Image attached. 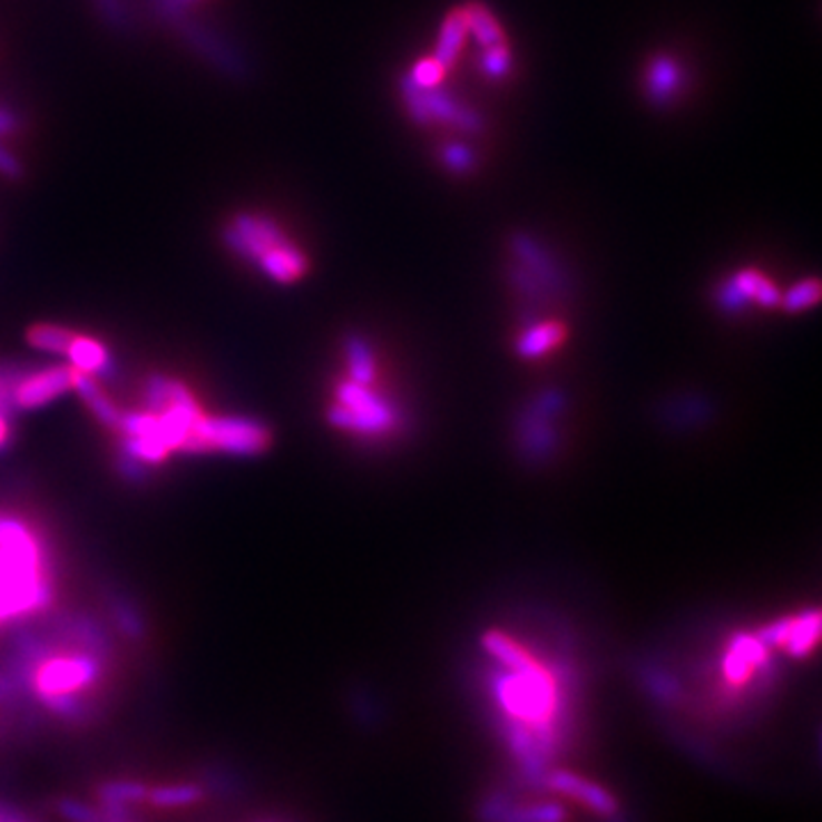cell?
I'll return each instance as SVG.
<instances>
[{"mask_svg": "<svg viewBox=\"0 0 822 822\" xmlns=\"http://www.w3.org/2000/svg\"><path fill=\"white\" fill-rule=\"evenodd\" d=\"M51 551L23 519L0 512V624L32 622L56 601Z\"/></svg>", "mask_w": 822, "mask_h": 822, "instance_id": "cell-1", "label": "cell"}, {"mask_svg": "<svg viewBox=\"0 0 822 822\" xmlns=\"http://www.w3.org/2000/svg\"><path fill=\"white\" fill-rule=\"evenodd\" d=\"M487 652L502 665V674L496 681L500 706L526 731V734H546L551 728L558 708V683L544 663H539L517 639H510L498 630L485 635Z\"/></svg>", "mask_w": 822, "mask_h": 822, "instance_id": "cell-2", "label": "cell"}, {"mask_svg": "<svg viewBox=\"0 0 822 822\" xmlns=\"http://www.w3.org/2000/svg\"><path fill=\"white\" fill-rule=\"evenodd\" d=\"M222 243L234 256L280 286L297 284L311 267L304 249L284 232L277 219L265 213H236L222 228Z\"/></svg>", "mask_w": 822, "mask_h": 822, "instance_id": "cell-3", "label": "cell"}, {"mask_svg": "<svg viewBox=\"0 0 822 822\" xmlns=\"http://www.w3.org/2000/svg\"><path fill=\"white\" fill-rule=\"evenodd\" d=\"M106 667L108 663L99 658L97 654H89L58 637L56 649L46 656L32 672L30 697L37 702L43 697H56V695L89 697L106 678Z\"/></svg>", "mask_w": 822, "mask_h": 822, "instance_id": "cell-4", "label": "cell"}, {"mask_svg": "<svg viewBox=\"0 0 822 822\" xmlns=\"http://www.w3.org/2000/svg\"><path fill=\"white\" fill-rule=\"evenodd\" d=\"M272 430L252 417H202L180 448V454L204 457V454H226V457H258L272 448Z\"/></svg>", "mask_w": 822, "mask_h": 822, "instance_id": "cell-5", "label": "cell"}, {"mask_svg": "<svg viewBox=\"0 0 822 822\" xmlns=\"http://www.w3.org/2000/svg\"><path fill=\"white\" fill-rule=\"evenodd\" d=\"M375 384L339 382L327 419L334 428L356 437H384L398 428V409L391 400L373 389Z\"/></svg>", "mask_w": 822, "mask_h": 822, "instance_id": "cell-6", "label": "cell"}, {"mask_svg": "<svg viewBox=\"0 0 822 822\" xmlns=\"http://www.w3.org/2000/svg\"><path fill=\"white\" fill-rule=\"evenodd\" d=\"M76 369L71 363L49 365V369H30L14 389L17 411H35L74 391Z\"/></svg>", "mask_w": 822, "mask_h": 822, "instance_id": "cell-7", "label": "cell"}, {"mask_svg": "<svg viewBox=\"0 0 822 822\" xmlns=\"http://www.w3.org/2000/svg\"><path fill=\"white\" fill-rule=\"evenodd\" d=\"M49 626L60 639H65V643H69L74 647H80L89 654H97L99 658L110 663V658H112L110 630L97 617H91L89 613H82V610L62 613Z\"/></svg>", "mask_w": 822, "mask_h": 822, "instance_id": "cell-8", "label": "cell"}, {"mask_svg": "<svg viewBox=\"0 0 822 822\" xmlns=\"http://www.w3.org/2000/svg\"><path fill=\"white\" fill-rule=\"evenodd\" d=\"M720 300L726 309H738L752 302L761 306H776L782 302V291L765 274L756 270H743L720 288Z\"/></svg>", "mask_w": 822, "mask_h": 822, "instance_id": "cell-9", "label": "cell"}, {"mask_svg": "<svg viewBox=\"0 0 822 822\" xmlns=\"http://www.w3.org/2000/svg\"><path fill=\"white\" fill-rule=\"evenodd\" d=\"M65 356L69 359V363L76 371L97 378L99 382H115L119 375V365L112 352L99 339H91V336L76 332Z\"/></svg>", "mask_w": 822, "mask_h": 822, "instance_id": "cell-10", "label": "cell"}, {"mask_svg": "<svg viewBox=\"0 0 822 822\" xmlns=\"http://www.w3.org/2000/svg\"><path fill=\"white\" fill-rule=\"evenodd\" d=\"M423 104L428 124H446L464 133L482 130V117L467 104L457 101L452 95H448L446 89H441V85L423 89Z\"/></svg>", "mask_w": 822, "mask_h": 822, "instance_id": "cell-11", "label": "cell"}, {"mask_svg": "<svg viewBox=\"0 0 822 822\" xmlns=\"http://www.w3.org/2000/svg\"><path fill=\"white\" fill-rule=\"evenodd\" d=\"M818 633H820V615L813 610L767 626L761 633V639L763 643L786 647L793 656H804L818 643Z\"/></svg>", "mask_w": 822, "mask_h": 822, "instance_id": "cell-12", "label": "cell"}, {"mask_svg": "<svg viewBox=\"0 0 822 822\" xmlns=\"http://www.w3.org/2000/svg\"><path fill=\"white\" fill-rule=\"evenodd\" d=\"M685 71L681 62L667 53H658L645 69V95L654 106H669L681 95Z\"/></svg>", "mask_w": 822, "mask_h": 822, "instance_id": "cell-13", "label": "cell"}, {"mask_svg": "<svg viewBox=\"0 0 822 822\" xmlns=\"http://www.w3.org/2000/svg\"><path fill=\"white\" fill-rule=\"evenodd\" d=\"M199 404L195 393L183 384L180 380L165 375V373H151L145 382V411L151 414H160L172 407H193Z\"/></svg>", "mask_w": 822, "mask_h": 822, "instance_id": "cell-14", "label": "cell"}, {"mask_svg": "<svg viewBox=\"0 0 822 822\" xmlns=\"http://www.w3.org/2000/svg\"><path fill=\"white\" fill-rule=\"evenodd\" d=\"M74 391L85 402V407L89 409V414L95 417L104 428H108L112 432L117 430L119 419H121V409L112 402V398L106 393L104 384L97 378L76 371Z\"/></svg>", "mask_w": 822, "mask_h": 822, "instance_id": "cell-15", "label": "cell"}, {"mask_svg": "<svg viewBox=\"0 0 822 822\" xmlns=\"http://www.w3.org/2000/svg\"><path fill=\"white\" fill-rule=\"evenodd\" d=\"M108 613L112 619V626L130 643H143L147 635V622L143 610L124 591H110L108 594Z\"/></svg>", "mask_w": 822, "mask_h": 822, "instance_id": "cell-16", "label": "cell"}, {"mask_svg": "<svg viewBox=\"0 0 822 822\" xmlns=\"http://www.w3.org/2000/svg\"><path fill=\"white\" fill-rule=\"evenodd\" d=\"M565 339H567V327L562 323H556V320H546V323L532 325L519 336L517 352L523 359H539L551 350H556L558 345H562Z\"/></svg>", "mask_w": 822, "mask_h": 822, "instance_id": "cell-17", "label": "cell"}, {"mask_svg": "<svg viewBox=\"0 0 822 822\" xmlns=\"http://www.w3.org/2000/svg\"><path fill=\"white\" fill-rule=\"evenodd\" d=\"M467 21H464V14L462 10H452L443 23H441V30H439V41H437V51H434V60L450 69L457 60V56H460L462 46L467 41Z\"/></svg>", "mask_w": 822, "mask_h": 822, "instance_id": "cell-18", "label": "cell"}, {"mask_svg": "<svg viewBox=\"0 0 822 822\" xmlns=\"http://www.w3.org/2000/svg\"><path fill=\"white\" fill-rule=\"evenodd\" d=\"M345 363L348 380L356 384L378 382V359L369 341H363L361 336H350L345 343Z\"/></svg>", "mask_w": 822, "mask_h": 822, "instance_id": "cell-19", "label": "cell"}, {"mask_svg": "<svg viewBox=\"0 0 822 822\" xmlns=\"http://www.w3.org/2000/svg\"><path fill=\"white\" fill-rule=\"evenodd\" d=\"M554 786L560 789L562 793L585 802L594 811H599V813H613L615 811L613 797L606 791H601L599 786L587 784L585 780H580V776H574V774H567V772H556L554 774Z\"/></svg>", "mask_w": 822, "mask_h": 822, "instance_id": "cell-20", "label": "cell"}, {"mask_svg": "<svg viewBox=\"0 0 822 822\" xmlns=\"http://www.w3.org/2000/svg\"><path fill=\"white\" fill-rule=\"evenodd\" d=\"M460 10L464 14L467 30L476 37V41L480 43V49H489V46L506 43V37H502V28L498 26V21L489 12V8L478 3V0H471V3H467Z\"/></svg>", "mask_w": 822, "mask_h": 822, "instance_id": "cell-21", "label": "cell"}, {"mask_svg": "<svg viewBox=\"0 0 822 822\" xmlns=\"http://www.w3.org/2000/svg\"><path fill=\"white\" fill-rule=\"evenodd\" d=\"M204 800V789L193 782L180 784H160L149 789L147 802L156 809H186Z\"/></svg>", "mask_w": 822, "mask_h": 822, "instance_id": "cell-22", "label": "cell"}, {"mask_svg": "<svg viewBox=\"0 0 822 822\" xmlns=\"http://www.w3.org/2000/svg\"><path fill=\"white\" fill-rule=\"evenodd\" d=\"M149 786L140 780H110L99 786L97 797L101 806H135L140 802H147Z\"/></svg>", "mask_w": 822, "mask_h": 822, "instance_id": "cell-23", "label": "cell"}, {"mask_svg": "<svg viewBox=\"0 0 822 822\" xmlns=\"http://www.w3.org/2000/svg\"><path fill=\"white\" fill-rule=\"evenodd\" d=\"M39 704L51 715H56L58 720H62L67 724H87L91 720V715H95V706H91V699L85 697V695L43 697V699H39Z\"/></svg>", "mask_w": 822, "mask_h": 822, "instance_id": "cell-24", "label": "cell"}, {"mask_svg": "<svg viewBox=\"0 0 822 822\" xmlns=\"http://www.w3.org/2000/svg\"><path fill=\"white\" fill-rule=\"evenodd\" d=\"M76 332L65 327V325H53V323H37L26 332V341L30 348L41 350V352H51V354H67L71 341H74Z\"/></svg>", "mask_w": 822, "mask_h": 822, "instance_id": "cell-25", "label": "cell"}, {"mask_svg": "<svg viewBox=\"0 0 822 822\" xmlns=\"http://www.w3.org/2000/svg\"><path fill=\"white\" fill-rule=\"evenodd\" d=\"M818 300H820V284L815 280H806V282L795 284L791 291L782 293L780 306L784 311L800 313V311H806V309L815 306Z\"/></svg>", "mask_w": 822, "mask_h": 822, "instance_id": "cell-26", "label": "cell"}, {"mask_svg": "<svg viewBox=\"0 0 822 822\" xmlns=\"http://www.w3.org/2000/svg\"><path fill=\"white\" fill-rule=\"evenodd\" d=\"M480 69L489 80H502L510 69H512V58L506 43L498 46H489V49H482V58H480Z\"/></svg>", "mask_w": 822, "mask_h": 822, "instance_id": "cell-27", "label": "cell"}, {"mask_svg": "<svg viewBox=\"0 0 822 822\" xmlns=\"http://www.w3.org/2000/svg\"><path fill=\"white\" fill-rule=\"evenodd\" d=\"M56 809L67 822H101V811L78 797H60Z\"/></svg>", "mask_w": 822, "mask_h": 822, "instance_id": "cell-28", "label": "cell"}, {"mask_svg": "<svg viewBox=\"0 0 822 822\" xmlns=\"http://www.w3.org/2000/svg\"><path fill=\"white\" fill-rule=\"evenodd\" d=\"M441 163L452 174H469L476 167V154L467 145H446Z\"/></svg>", "mask_w": 822, "mask_h": 822, "instance_id": "cell-29", "label": "cell"}, {"mask_svg": "<svg viewBox=\"0 0 822 822\" xmlns=\"http://www.w3.org/2000/svg\"><path fill=\"white\" fill-rule=\"evenodd\" d=\"M115 469L117 473L121 476V480H126L128 485H135V487H143L149 482V476H151V469L145 467L143 462L133 460V457L124 454L117 450V460H115Z\"/></svg>", "mask_w": 822, "mask_h": 822, "instance_id": "cell-30", "label": "cell"}, {"mask_svg": "<svg viewBox=\"0 0 822 822\" xmlns=\"http://www.w3.org/2000/svg\"><path fill=\"white\" fill-rule=\"evenodd\" d=\"M446 71L448 69L441 67L434 58H425V60H419L414 67H411L409 78L414 80L419 87H423V89H432V87H439L441 85Z\"/></svg>", "mask_w": 822, "mask_h": 822, "instance_id": "cell-31", "label": "cell"}, {"mask_svg": "<svg viewBox=\"0 0 822 822\" xmlns=\"http://www.w3.org/2000/svg\"><path fill=\"white\" fill-rule=\"evenodd\" d=\"M0 176H6L10 180H19L23 176L21 160L3 145H0Z\"/></svg>", "mask_w": 822, "mask_h": 822, "instance_id": "cell-32", "label": "cell"}, {"mask_svg": "<svg viewBox=\"0 0 822 822\" xmlns=\"http://www.w3.org/2000/svg\"><path fill=\"white\" fill-rule=\"evenodd\" d=\"M19 128V117L12 108L0 106V137H8Z\"/></svg>", "mask_w": 822, "mask_h": 822, "instance_id": "cell-33", "label": "cell"}, {"mask_svg": "<svg viewBox=\"0 0 822 822\" xmlns=\"http://www.w3.org/2000/svg\"><path fill=\"white\" fill-rule=\"evenodd\" d=\"M101 822H135L126 806H101Z\"/></svg>", "mask_w": 822, "mask_h": 822, "instance_id": "cell-34", "label": "cell"}, {"mask_svg": "<svg viewBox=\"0 0 822 822\" xmlns=\"http://www.w3.org/2000/svg\"><path fill=\"white\" fill-rule=\"evenodd\" d=\"M14 439V419L0 414V452H3Z\"/></svg>", "mask_w": 822, "mask_h": 822, "instance_id": "cell-35", "label": "cell"}, {"mask_svg": "<svg viewBox=\"0 0 822 822\" xmlns=\"http://www.w3.org/2000/svg\"><path fill=\"white\" fill-rule=\"evenodd\" d=\"M188 3H193V0H158L163 14L172 17V19H178L180 10H186Z\"/></svg>", "mask_w": 822, "mask_h": 822, "instance_id": "cell-36", "label": "cell"}, {"mask_svg": "<svg viewBox=\"0 0 822 822\" xmlns=\"http://www.w3.org/2000/svg\"><path fill=\"white\" fill-rule=\"evenodd\" d=\"M101 8H104L106 17L112 23H121L124 21V6H121V0H101Z\"/></svg>", "mask_w": 822, "mask_h": 822, "instance_id": "cell-37", "label": "cell"}]
</instances>
